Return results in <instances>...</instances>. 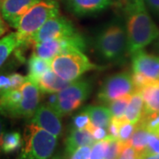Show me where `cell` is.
Wrapping results in <instances>:
<instances>
[{
	"mask_svg": "<svg viewBox=\"0 0 159 159\" xmlns=\"http://www.w3.org/2000/svg\"><path fill=\"white\" fill-rule=\"evenodd\" d=\"M144 2L155 13L159 15V0H144Z\"/></svg>",
	"mask_w": 159,
	"mask_h": 159,
	"instance_id": "cell-35",
	"label": "cell"
},
{
	"mask_svg": "<svg viewBox=\"0 0 159 159\" xmlns=\"http://www.w3.org/2000/svg\"><path fill=\"white\" fill-rule=\"evenodd\" d=\"M119 125H120V119L112 117L108 126V134L110 136L119 138Z\"/></svg>",
	"mask_w": 159,
	"mask_h": 159,
	"instance_id": "cell-33",
	"label": "cell"
},
{
	"mask_svg": "<svg viewBox=\"0 0 159 159\" xmlns=\"http://www.w3.org/2000/svg\"><path fill=\"white\" fill-rule=\"evenodd\" d=\"M98 68L81 51H72L51 59V70L61 79L74 81L83 74Z\"/></svg>",
	"mask_w": 159,
	"mask_h": 159,
	"instance_id": "cell-5",
	"label": "cell"
},
{
	"mask_svg": "<svg viewBox=\"0 0 159 159\" xmlns=\"http://www.w3.org/2000/svg\"><path fill=\"white\" fill-rule=\"evenodd\" d=\"M144 115V101L140 91H135L131 97L129 103L126 107L125 118L131 123L136 125Z\"/></svg>",
	"mask_w": 159,
	"mask_h": 159,
	"instance_id": "cell-19",
	"label": "cell"
},
{
	"mask_svg": "<svg viewBox=\"0 0 159 159\" xmlns=\"http://www.w3.org/2000/svg\"><path fill=\"white\" fill-rule=\"evenodd\" d=\"M136 91L129 73H119L108 77L102 83L97 94L98 100L102 103L112 102L120 97L132 95Z\"/></svg>",
	"mask_w": 159,
	"mask_h": 159,
	"instance_id": "cell-9",
	"label": "cell"
},
{
	"mask_svg": "<svg viewBox=\"0 0 159 159\" xmlns=\"http://www.w3.org/2000/svg\"><path fill=\"white\" fill-rule=\"evenodd\" d=\"M66 6L78 16L94 14L108 7L111 0H65Z\"/></svg>",
	"mask_w": 159,
	"mask_h": 159,
	"instance_id": "cell-14",
	"label": "cell"
},
{
	"mask_svg": "<svg viewBox=\"0 0 159 159\" xmlns=\"http://www.w3.org/2000/svg\"><path fill=\"white\" fill-rule=\"evenodd\" d=\"M32 48L33 54L48 60H51L57 55L68 51H83L86 49V42L83 36L78 32L77 34L67 37L34 43L32 45Z\"/></svg>",
	"mask_w": 159,
	"mask_h": 159,
	"instance_id": "cell-7",
	"label": "cell"
},
{
	"mask_svg": "<svg viewBox=\"0 0 159 159\" xmlns=\"http://www.w3.org/2000/svg\"><path fill=\"white\" fill-rule=\"evenodd\" d=\"M48 99H47V104L51 106V108L55 109L57 105L58 102V93H49L48 94Z\"/></svg>",
	"mask_w": 159,
	"mask_h": 159,
	"instance_id": "cell-34",
	"label": "cell"
},
{
	"mask_svg": "<svg viewBox=\"0 0 159 159\" xmlns=\"http://www.w3.org/2000/svg\"><path fill=\"white\" fill-rule=\"evenodd\" d=\"M90 122V119L88 113L84 110H82L80 113L74 115L72 119L73 127L75 129H86L88 125Z\"/></svg>",
	"mask_w": 159,
	"mask_h": 159,
	"instance_id": "cell-30",
	"label": "cell"
},
{
	"mask_svg": "<svg viewBox=\"0 0 159 159\" xmlns=\"http://www.w3.org/2000/svg\"><path fill=\"white\" fill-rule=\"evenodd\" d=\"M132 95H126V96H124V97L114 100L112 102H109L108 108L110 109L112 117L118 118V119H121V118L125 117L126 107L129 103Z\"/></svg>",
	"mask_w": 159,
	"mask_h": 159,
	"instance_id": "cell-25",
	"label": "cell"
},
{
	"mask_svg": "<svg viewBox=\"0 0 159 159\" xmlns=\"http://www.w3.org/2000/svg\"><path fill=\"white\" fill-rule=\"evenodd\" d=\"M62 115L55 109L51 108L47 103L39 104L33 117L30 119V123L38 125L57 138L61 136L63 132Z\"/></svg>",
	"mask_w": 159,
	"mask_h": 159,
	"instance_id": "cell-11",
	"label": "cell"
},
{
	"mask_svg": "<svg viewBox=\"0 0 159 159\" xmlns=\"http://www.w3.org/2000/svg\"><path fill=\"white\" fill-rule=\"evenodd\" d=\"M89 116L90 122L96 126L108 128L109 124L112 119L110 109L100 105H89L83 109Z\"/></svg>",
	"mask_w": 159,
	"mask_h": 159,
	"instance_id": "cell-18",
	"label": "cell"
},
{
	"mask_svg": "<svg viewBox=\"0 0 159 159\" xmlns=\"http://www.w3.org/2000/svg\"><path fill=\"white\" fill-rule=\"evenodd\" d=\"M41 0H1V15L8 25L16 29L22 16Z\"/></svg>",
	"mask_w": 159,
	"mask_h": 159,
	"instance_id": "cell-12",
	"label": "cell"
},
{
	"mask_svg": "<svg viewBox=\"0 0 159 159\" xmlns=\"http://www.w3.org/2000/svg\"><path fill=\"white\" fill-rule=\"evenodd\" d=\"M23 145V138L21 134L18 131H11L5 133L2 152L10 154L20 148Z\"/></svg>",
	"mask_w": 159,
	"mask_h": 159,
	"instance_id": "cell-24",
	"label": "cell"
},
{
	"mask_svg": "<svg viewBox=\"0 0 159 159\" xmlns=\"http://www.w3.org/2000/svg\"><path fill=\"white\" fill-rule=\"evenodd\" d=\"M124 1H126V0H124ZM128 1H129V0H128Z\"/></svg>",
	"mask_w": 159,
	"mask_h": 159,
	"instance_id": "cell-40",
	"label": "cell"
},
{
	"mask_svg": "<svg viewBox=\"0 0 159 159\" xmlns=\"http://www.w3.org/2000/svg\"><path fill=\"white\" fill-rule=\"evenodd\" d=\"M57 146V137L33 123L25 127L23 145L17 159H50Z\"/></svg>",
	"mask_w": 159,
	"mask_h": 159,
	"instance_id": "cell-3",
	"label": "cell"
},
{
	"mask_svg": "<svg viewBox=\"0 0 159 159\" xmlns=\"http://www.w3.org/2000/svg\"><path fill=\"white\" fill-rule=\"evenodd\" d=\"M128 53L143 50L159 36V29L150 18L144 0H129L125 8Z\"/></svg>",
	"mask_w": 159,
	"mask_h": 159,
	"instance_id": "cell-1",
	"label": "cell"
},
{
	"mask_svg": "<svg viewBox=\"0 0 159 159\" xmlns=\"http://www.w3.org/2000/svg\"><path fill=\"white\" fill-rule=\"evenodd\" d=\"M133 73L144 75L152 80H159V57L143 50L132 55Z\"/></svg>",
	"mask_w": 159,
	"mask_h": 159,
	"instance_id": "cell-13",
	"label": "cell"
},
{
	"mask_svg": "<svg viewBox=\"0 0 159 159\" xmlns=\"http://www.w3.org/2000/svg\"><path fill=\"white\" fill-rule=\"evenodd\" d=\"M27 77L18 73L10 74H0V95L6 91L20 88Z\"/></svg>",
	"mask_w": 159,
	"mask_h": 159,
	"instance_id": "cell-23",
	"label": "cell"
},
{
	"mask_svg": "<svg viewBox=\"0 0 159 159\" xmlns=\"http://www.w3.org/2000/svg\"><path fill=\"white\" fill-rule=\"evenodd\" d=\"M90 145L81 146L70 155L69 159H90Z\"/></svg>",
	"mask_w": 159,
	"mask_h": 159,
	"instance_id": "cell-31",
	"label": "cell"
},
{
	"mask_svg": "<svg viewBox=\"0 0 159 159\" xmlns=\"http://www.w3.org/2000/svg\"><path fill=\"white\" fill-rule=\"evenodd\" d=\"M106 139L108 141V144L104 159H118L125 143L121 142L119 138H114L110 135Z\"/></svg>",
	"mask_w": 159,
	"mask_h": 159,
	"instance_id": "cell-26",
	"label": "cell"
},
{
	"mask_svg": "<svg viewBox=\"0 0 159 159\" xmlns=\"http://www.w3.org/2000/svg\"><path fill=\"white\" fill-rule=\"evenodd\" d=\"M21 41L19 38L17 32H12L4 36L0 40V67L10 57L14 50L21 45Z\"/></svg>",
	"mask_w": 159,
	"mask_h": 159,
	"instance_id": "cell-21",
	"label": "cell"
},
{
	"mask_svg": "<svg viewBox=\"0 0 159 159\" xmlns=\"http://www.w3.org/2000/svg\"><path fill=\"white\" fill-rule=\"evenodd\" d=\"M8 29H8V25L5 21V19L3 18L2 15H0V37L6 34Z\"/></svg>",
	"mask_w": 159,
	"mask_h": 159,
	"instance_id": "cell-36",
	"label": "cell"
},
{
	"mask_svg": "<svg viewBox=\"0 0 159 159\" xmlns=\"http://www.w3.org/2000/svg\"><path fill=\"white\" fill-rule=\"evenodd\" d=\"M28 66H29L28 77L32 80H34L37 84L38 80L48 71L51 70V60L38 57L35 54L32 53L31 57H29L28 61Z\"/></svg>",
	"mask_w": 159,
	"mask_h": 159,
	"instance_id": "cell-20",
	"label": "cell"
},
{
	"mask_svg": "<svg viewBox=\"0 0 159 159\" xmlns=\"http://www.w3.org/2000/svg\"><path fill=\"white\" fill-rule=\"evenodd\" d=\"M139 155L136 150L128 143H125L118 159H138Z\"/></svg>",
	"mask_w": 159,
	"mask_h": 159,
	"instance_id": "cell-32",
	"label": "cell"
},
{
	"mask_svg": "<svg viewBox=\"0 0 159 159\" xmlns=\"http://www.w3.org/2000/svg\"><path fill=\"white\" fill-rule=\"evenodd\" d=\"M159 153V132H149L148 144L142 155Z\"/></svg>",
	"mask_w": 159,
	"mask_h": 159,
	"instance_id": "cell-29",
	"label": "cell"
},
{
	"mask_svg": "<svg viewBox=\"0 0 159 159\" xmlns=\"http://www.w3.org/2000/svg\"><path fill=\"white\" fill-rule=\"evenodd\" d=\"M52 159H63V158H61L60 157H53Z\"/></svg>",
	"mask_w": 159,
	"mask_h": 159,
	"instance_id": "cell-39",
	"label": "cell"
},
{
	"mask_svg": "<svg viewBox=\"0 0 159 159\" xmlns=\"http://www.w3.org/2000/svg\"><path fill=\"white\" fill-rule=\"evenodd\" d=\"M91 84L85 80L72 81L67 87L58 92V102L56 111L61 115H67L81 106L89 97Z\"/></svg>",
	"mask_w": 159,
	"mask_h": 159,
	"instance_id": "cell-8",
	"label": "cell"
},
{
	"mask_svg": "<svg viewBox=\"0 0 159 159\" xmlns=\"http://www.w3.org/2000/svg\"><path fill=\"white\" fill-rule=\"evenodd\" d=\"M139 159H159L158 154H149V155H141Z\"/></svg>",
	"mask_w": 159,
	"mask_h": 159,
	"instance_id": "cell-38",
	"label": "cell"
},
{
	"mask_svg": "<svg viewBox=\"0 0 159 159\" xmlns=\"http://www.w3.org/2000/svg\"><path fill=\"white\" fill-rule=\"evenodd\" d=\"M148 136H149V131L145 127V125H142L141 122H139L136 124L134 134L127 143L136 150L139 156H141L147 147Z\"/></svg>",
	"mask_w": 159,
	"mask_h": 159,
	"instance_id": "cell-22",
	"label": "cell"
},
{
	"mask_svg": "<svg viewBox=\"0 0 159 159\" xmlns=\"http://www.w3.org/2000/svg\"><path fill=\"white\" fill-rule=\"evenodd\" d=\"M4 135H5V123H4V120L0 117V153L2 152Z\"/></svg>",
	"mask_w": 159,
	"mask_h": 159,
	"instance_id": "cell-37",
	"label": "cell"
},
{
	"mask_svg": "<svg viewBox=\"0 0 159 159\" xmlns=\"http://www.w3.org/2000/svg\"><path fill=\"white\" fill-rule=\"evenodd\" d=\"M57 15H59V7L57 0H41L31 7L23 15L16 28L21 45L44 23Z\"/></svg>",
	"mask_w": 159,
	"mask_h": 159,
	"instance_id": "cell-4",
	"label": "cell"
},
{
	"mask_svg": "<svg viewBox=\"0 0 159 159\" xmlns=\"http://www.w3.org/2000/svg\"><path fill=\"white\" fill-rule=\"evenodd\" d=\"M96 142L93 135L88 129L72 128L66 139V153L71 155L74 151L81 146L93 145Z\"/></svg>",
	"mask_w": 159,
	"mask_h": 159,
	"instance_id": "cell-15",
	"label": "cell"
},
{
	"mask_svg": "<svg viewBox=\"0 0 159 159\" xmlns=\"http://www.w3.org/2000/svg\"><path fill=\"white\" fill-rule=\"evenodd\" d=\"M36 111L34 97L20 88L0 95V114L11 119H31Z\"/></svg>",
	"mask_w": 159,
	"mask_h": 159,
	"instance_id": "cell-6",
	"label": "cell"
},
{
	"mask_svg": "<svg viewBox=\"0 0 159 159\" xmlns=\"http://www.w3.org/2000/svg\"><path fill=\"white\" fill-rule=\"evenodd\" d=\"M136 125L131 123L125 119V117L120 119V125H119V139L124 143H127L129 142L130 138L134 134V131L135 129Z\"/></svg>",
	"mask_w": 159,
	"mask_h": 159,
	"instance_id": "cell-27",
	"label": "cell"
},
{
	"mask_svg": "<svg viewBox=\"0 0 159 159\" xmlns=\"http://www.w3.org/2000/svg\"><path fill=\"white\" fill-rule=\"evenodd\" d=\"M77 33L78 32L74 27L73 23L66 18L57 15L44 23L34 34L29 37L25 44H30L32 46L34 43L67 37Z\"/></svg>",
	"mask_w": 159,
	"mask_h": 159,
	"instance_id": "cell-10",
	"label": "cell"
},
{
	"mask_svg": "<svg viewBox=\"0 0 159 159\" xmlns=\"http://www.w3.org/2000/svg\"><path fill=\"white\" fill-rule=\"evenodd\" d=\"M70 83V81L65 80L57 76L52 70L45 73L37 81L40 91L45 94L58 93L66 87H67Z\"/></svg>",
	"mask_w": 159,
	"mask_h": 159,
	"instance_id": "cell-16",
	"label": "cell"
},
{
	"mask_svg": "<svg viewBox=\"0 0 159 159\" xmlns=\"http://www.w3.org/2000/svg\"><path fill=\"white\" fill-rule=\"evenodd\" d=\"M107 144H108L107 139L95 142L91 148L90 159H104Z\"/></svg>",
	"mask_w": 159,
	"mask_h": 159,
	"instance_id": "cell-28",
	"label": "cell"
},
{
	"mask_svg": "<svg viewBox=\"0 0 159 159\" xmlns=\"http://www.w3.org/2000/svg\"><path fill=\"white\" fill-rule=\"evenodd\" d=\"M95 47L99 55L107 61H121L128 52L125 28L119 22L107 25L97 34Z\"/></svg>",
	"mask_w": 159,
	"mask_h": 159,
	"instance_id": "cell-2",
	"label": "cell"
},
{
	"mask_svg": "<svg viewBox=\"0 0 159 159\" xmlns=\"http://www.w3.org/2000/svg\"><path fill=\"white\" fill-rule=\"evenodd\" d=\"M137 91H140L144 101V114L159 111V80Z\"/></svg>",
	"mask_w": 159,
	"mask_h": 159,
	"instance_id": "cell-17",
	"label": "cell"
}]
</instances>
